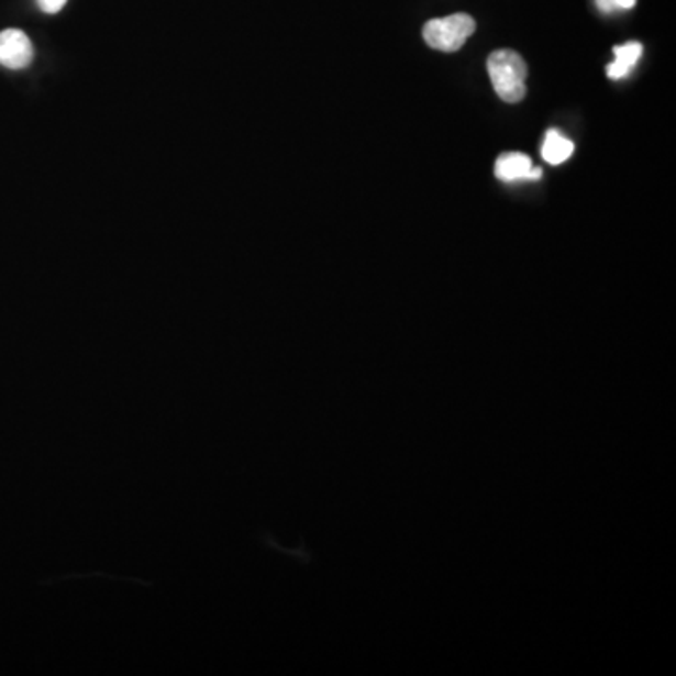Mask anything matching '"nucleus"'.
I'll return each mask as SVG.
<instances>
[{
  "instance_id": "nucleus-3",
  "label": "nucleus",
  "mask_w": 676,
  "mask_h": 676,
  "mask_svg": "<svg viewBox=\"0 0 676 676\" xmlns=\"http://www.w3.org/2000/svg\"><path fill=\"white\" fill-rule=\"evenodd\" d=\"M34 45L20 29L0 33V66L8 70H23L33 63Z\"/></svg>"
},
{
  "instance_id": "nucleus-8",
  "label": "nucleus",
  "mask_w": 676,
  "mask_h": 676,
  "mask_svg": "<svg viewBox=\"0 0 676 676\" xmlns=\"http://www.w3.org/2000/svg\"><path fill=\"white\" fill-rule=\"evenodd\" d=\"M614 10H631L638 0H611Z\"/></svg>"
},
{
  "instance_id": "nucleus-4",
  "label": "nucleus",
  "mask_w": 676,
  "mask_h": 676,
  "mask_svg": "<svg viewBox=\"0 0 676 676\" xmlns=\"http://www.w3.org/2000/svg\"><path fill=\"white\" fill-rule=\"evenodd\" d=\"M496 179L502 182H517V180L541 179L540 168H534L529 155L524 153H503L498 156L495 166Z\"/></svg>"
},
{
  "instance_id": "nucleus-6",
  "label": "nucleus",
  "mask_w": 676,
  "mask_h": 676,
  "mask_svg": "<svg viewBox=\"0 0 676 676\" xmlns=\"http://www.w3.org/2000/svg\"><path fill=\"white\" fill-rule=\"evenodd\" d=\"M574 143L564 137L558 130H548L543 147H541V155L551 166H561L574 155Z\"/></svg>"
},
{
  "instance_id": "nucleus-2",
  "label": "nucleus",
  "mask_w": 676,
  "mask_h": 676,
  "mask_svg": "<svg viewBox=\"0 0 676 676\" xmlns=\"http://www.w3.org/2000/svg\"><path fill=\"white\" fill-rule=\"evenodd\" d=\"M476 33V21L468 13H453L447 18L431 20L423 26V38L432 49L453 53Z\"/></svg>"
},
{
  "instance_id": "nucleus-5",
  "label": "nucleus",
  "mask_w": 676,
  "mask_h": 676,
  "mask_svg": "<svg viewBox=\"0 0 676 676\" xmlns=\"http://www.w3.org/2000/svg\"><path fill=\"white\" fill-rule=\"evenodd\" d=\"M643 55V45L639 42H628L624 45L614 47V60L607 66V76L611 79H624L630 76V71L635 68L639 58Z\"/></svg>"
},
{
  "instance_id": "nucleus-1",
  "label": "nucleus",
  "mask_w": 676,
  "mask_h": 676,
  "mask_svg": "<svg viewBox=\"0 0 676 676\" xmlns=\"http://www.w3.org/2000/svg\"><path fill=\"white\" fill-rule=\"evenodd\" d=\"M487 70L496 95L502 98L503 102H521L527 95L529 68L519 53L513 49H496L487 58Z\"/></svg>"
},
{
  "instance_id": "nucleus-7",
  "label": "nucleus",
  "mask_w": 676,
  "mask_h": 676,
  "mask_svg": "<svg viewBox=\"0 0 676 676\" xmlns=\"http://www.w3.org/2000/svg\"><path fill=\"white\" fill-rule=\"evenodd\" d=\"M36 2H38V8L42 12L53 15V13L60 12L66 7L68 0H36Z\"/></svg>"
}]
</instances>
